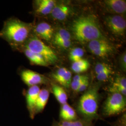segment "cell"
<instances>
[{
    "label": "cell",
    "instance_id": "cell-1",
    "mask_svg": "<svg viewBox=\"0 0 126 126\" xmlns=\"http://www.w3.org/2000/svg\"><path fill=\"white\" fill-rule=\"evenodd\" d=\"M32 29L31 24L11 17L4 22L0 31V38L6 41L13 50H18L32 35Z\"/></svg>",
    "mask_w": 126,
    "mask_h": 126
},
{
    "label": "cell",
    "instance_id": "cell-2",
    "mask_svg": "<svg viewBox=\"0 0 126 126\" xmlns=\"http://www.w3.org/2000/svg\"><path fill=\"white\" fill-rule=\"evenodd\" d=\"M99 89V86L94 84L89 87L80 97L76 110L80 118L93 122L103 120L98 113Z\"/></svg>",
    "mask_w": 126,
    "mask_h": 126
},
{
    "label": "cell",
    "instance_id": "cell-3",
    "mask_svg": "<svg viewBox=\"0 0 126 126\" xmlns=\"http://www.w3.org/2000/svg\"><path fill=\"white\" fill-rule=\"evenodd\" d=\"M73 35L77 40L85 43L104 38L95 19L91 16H83L74 20L72 26Z\"/></svg>",
    "mask_w": 126,
    "mask_h": 126
},
{
    "label": "cell",
    "instance_id": "cell-4",
    "mask_svg": "<svg viewBox=\"0 0 126 126\" xmlns=\"http://www.w3.org/2000/svg\"><path fill=\"white\" fill-rule=\"evenodd\" d=\"M23 46L40 55L49 65L54 64L58 60V57L54 50L34 34H32Z\"/></svg>",
    "mask_w": 126,
    "mask_h": 126
},
{
    "label": "cell",
    "instance_id": "cell-5",
    "mask_svg": "<svg viewBox=\"0 0 126 126\" xmlns=\"http://www.w3.org/2000/svg\"><path fill=\"white\" fill-rule=\"evenodd\" d=\"M126 98L117 93H110L105 101L102 109L104 117H113L126 112Z\"/></svg>",
    "mask_w": 126,
    "mask_h": 126
},
{
    "label": "cell",
    "instance_id": "cell-6",
    "mask_svg": "<svg viewBox=\"0 0 126 126\" xmlns=\"http://www.w3.org/2000/svg\"><path fill=\"white\" fill-rule=\"evenodd\" d=\"M88 48L91 52L101 58H105L112 54L114 47L108 41L104 38L97 39L89 42Z\"/></svg>",
    "mask_w": 126,
    "mask_h": 126
},
{
    "label": "cell",
    "instance_id": "cell-7",
    "mask_svg": "<svg viewBox=\"0 0 126 126\" xmlns=\"http://www.w3.org/2000/svg\"><path fill=\"white\" fill-rule=\"evenodd\" d=\"M20 75L22 81L29 87L46 85L49 82V79L44 75L29 69L22 70Z\"/></svg>",
    "mask_w": 126,
    "mask_h": 126
},
{
    "label": "cell",
    "instance_id": "cell-8",
    "mask_svg": "<svg viewBox=\"0 0 126 126\" xmlns=\"http://www.w3.org/2000/svg\"><path fill=\"white\" fill-rule=\"evenodd\" d=\"M106 25L113 34L118 36H123L126 29L125 19L120 15L108 16L105 19Z\"/></svg>",
    "mask_w": 126,
    "mask_h": 126
},
{
    "label": "cell",
    "instance_id": "cell-9",
    "mask_svg": "<svg viewBox=\"0 0 126 126\" xmlns=\"http://www.w3.org/2000/svg\"><path fill=\"white\" fill-rule=\"evenodd\" d=\"M39 86H33L29 87L26 94V101L27 108L28 110L30 117L33 119L35 117V108L36 100L40 91Z\"/></svg>",
    "mask_w": 126,
    "mask_h": 126
},
{
    "label": "cell",
    "instance_id": "cell-10",
    "mask_svg": "<svg viewBox=\"0 0 126 126\" xmlns=\"http://www.w3.org/2000/svg\"><path fill=\"white\" fill-rule=\"evenodd\" d=\"M35 35L40 39L49 41L53 38L54 31L49 23L42 22L38 23L33 28Z\"/></svg>",
    "mask_w": 126,
    "mask_h": 126
},
{
    "label": "cell",
    "instance_id": "cell-11",
    "mask_svg": "<svg viewBox=\"0 0 126 126\" xmlns=\"http://www.w3.org/2000/svg\"><path fill=\"white\" fill-rule=\"evenodd\" d=\"M52 38L54 44L62 49H67L72 44L71 34L65 29L59 30L53 35Z\"/></svg>",
    "mask_w": 126,
    "mask_h": 126
},
{
    "label": "cell",
    "instance_id": "cell-12",
    "mask_svg": "<svg viewBox=\"0 0 126 126\" xmlns=\"http://www.w3.org/2000/svg\"><path fill=\"white\" fill-rule=\"evenodd\" d=\"M34 10L38 16H46L51 13L56 2L53 0H36L33 2Z\"/></svg>",
    "mask_w": 126,
    "mask_h": 126
},
{
    "label": "cell",
    "instance_id": "cell-13",
    "mask_svg": "<svg viewBox=\"0 0 126 126\" xmlns=\"http://www.w3.org/2000/svg\"><path fill=\"white\" fill-rule=\"evenodd\" d=\"M71 12L72 9L69 5L65 3H56L50 14L55 20L63 21L68 18Z\"/></svg>",
    "mask_w": 126,
    "mask_h": 126
},
{
    "label": "cell",
    "instance_id": "cell-14",
    "mask_svg": "<svg viewBox=\"0 0 126 126\" xmlns=\"http://www.w3.org/2000/svg\"><path fill=\"white\" fill-rule=\"evenodd\" d=\"M60 121H73L79 119L75 109L68 103L61 105L59 111Z\"/></svg>",
    "mask_w": 126,
    "mask_h": 126
},
{
    "label": "cell",
    "instance_id": "cell-15",
    "mask_svg": "<svg viewBox=\"0 0 126 126\" xmlns=\"http://www.w3.org/2000/svg\"><path fill=\"white\" fill-rule=\"evenodd\" d=\"M50 97V91L46 88L41 89L36 100L35 113L36 114L42 113L45 108Z\"/></svg>",
    "mask_w": 126,
    "mask_h": 126
},
{
    "label": "cell",
    "instance_id": "cell-16",
    "mask_svg": "<svg viewBox=\"0 0 126 126\" xmlns=\"http://www.w3.org/2000/svg\"><path fill=\"white\" fill-rule=\"evenodd\" d=\"M106 8L113 13L123 14L126 11V2L123 0H106L104 1Z\"/></svg>",
    "mask_w": 126,
    "mask_h": 126
},
{
    "label": "cell",
    "instance_id": "cell-17",
    "mask_svg": "<svg viewBox=\"0 0 126 126\" xmlns=\"http://www.w3.org/2000/svg\"><path fill=\"white\" fill-rule=\"evenodd\" d=\"M18 50H22L31 63L37 65L42 66H47L49 65L44 58L38 54L24 47H22Z\"/></svg>",
    "mask_w": 126,
    "mask_h": 126
},
{
    "label": "cell",
    "instance_id": "cell-18",
    "mask_svg": "<svg viewBox=\"0 0 126 126\" xmlns=\"http://www.w3.org/2000/svg\"><path fill=\"white\" fill-rule=\"evenodd\" d=\"M108 91L110 93H119L126 97V77H120L116 78L112 85L108 88Z\"/></svg>",
    "mask_w": 126,
    "mask_h": 126
},
{
    "label": "cell",
    "instance_id": "cell-19",
    "mask_svg": "<svg viewBox=\"0 0 126 126\" xmlns=\"http://www.w3.org/2000/svg\"><path fill=\"white\" fill-rule=\"evenodd\" d=\"M51 91L61 105L67 103V94L62 86L57 84L51 83Z\"/></svg>",
    "mask_w": 126,
    "mask_h": 126
},
{
    "label": "cell",
    "instance_id": "cell-20",
    "mask_svg": "<svg viewBox=\"0 0 126 126\" xmlns=\"http://www.w3.org/2000/svg\"><path fill=\"white\" fill-rule=\"evenodd\" d=\"M51 126H94L93 122L79 118L73 121H62L58 122L53 119Z\"/></svg>",
    "mask_w": 126,
    "mask_h": 126
},
{
    "label": "cell",
    "instance_id": "cell-21",
    "mask_svg": "<svg viewBox=\"0 0 126 126\" xmlns=\"http://www.w3.org/2000/svg\"><path fill=\"white\" fill-rule=\"evenodd\" d=\"M90 63L86 59H82L77 62H73L72 65V69L76 73L85 72L90 67Z\"/></svg>",
    "mask_w": 126,
    "mask_h": 126
},
{
    "label": "cell",
    "instance_id": "cell-22",
    "mask_svg": "<svg viewBox=\"0 0 126 126\" xmlns=\"http://www.w3.org/2000/svg\"><path fill=\"white\" fill-rule=\"evenodd\" d=\"M84 55V50L80 48H75L71 50L69 54V59L72 62L80 60Z\"/></svg>",
    "mask_w": 126,
    "mask_h": 126
},
{
    "label": "cell",
    "instance_id": "cell-23",
    "mask_svg": "<svg viewBox=\"0 0 126 126\" xmlns=\"http://www.w3.org/2000/svg\"><path fill=\"white\" fill-rule=\"evenodd\" d=\"M86 75L78 74L73 78L71 83L70 88L75 93H77L81 83L86 78Z\"/></svg>",
    "mask_w": 126,
    "mask_h": 126
},
{
    "label": "cell",
    "instance_id": "cell-24",
    "mask_svg": "<svg viewBox=\"0 0 126 126\" xmlns=\"http://www.w3.org/2000/svg\"><path fill=\"white\" fill-rule=\"evenodd\" d=\"M67 70V69L65 68H60L52 74V77L55 81L57 82L59 84Z\"/></svg>",
    "mask_w": 126,
    "mask_h": 126
},
{
    "label": "cell",
    "instance_id": "cell-25",
    "mask_svg": "<svg viewBox=\"0 0 126 126\" xmlns=\"http://www.w3.org/2000/svg\"><path fill=\"white\" fill-rule=\"evenodd\" d=\"M109 124L111 126H126V112L122 114L116 121Z\"/></svg>",
    "mask_w": 126,
    "mask_h": 126
},
{
    "label": "cell",
    "instance_id": "cell-26",
    "mask_svg": "<svg viewBox=\"0 0 126 126\" xmlns=\"http://www.w3.org/2000/svg\"><path fill=\"white\" fill-rule=\"evenodd\" d=\"M111 69H112V68L108 64L105 63H97V64L96 65L95 67V71L97 75L101 72H103L104 71Z\"/></svg>",
    "mask_w": 126,
    "mask_h": 126
},
{
    "label": "cell",
    "instance_id": "cell-27",
    "mask_svg": "<svg viewBox=\"0 0 126 126\" xmlns=\"http://www.w3.org/2000/svg\"><path fill=\"white\" fill-rule=\"evenodd\" d=\"M112 72H113L112 69L108 70L107 71H104L103 72H101L98 74H97L96 78L99 81L105 82L107 81L109 78Z\"/></svg>",
    "mask_w": 126,
    "mask_h": 126
},
{
    "label": "cell",
    "instance_id": "cell-28",
    "mask_svg": "<svg viewBox=\"0 0 126 126\" xmlns=\"http://www.w3.org/2000/svg\"><path fill=\"white\" fill-rule=\"evenodd\" d=\"M89 86V79L88 77L87 76L81 83V85L79 86L77 93H80L85 92L88 89Z\"/></svg>",
    "mask_w": 126,
    "mask_h": 126
},
{
    "label": "cell",
    "instance_id": "cell-29",
    "mask_svg": "<svg viewBox=\"0 0 126 126\" xmlns=\"http://www.w3.org/2000/svg\"><path fill=\"white\" fill-rule=\"evenodd\" d=\"M126 53L123 54L121 59V64L122 67L124 70H126Z\"/></svg>",
    "mask_w": 126,
    "mask_h": 126
}]
</instances>
